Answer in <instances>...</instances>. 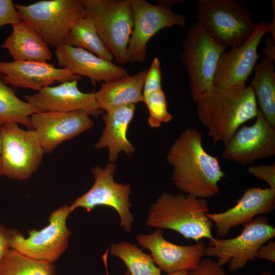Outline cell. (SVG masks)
<instances>
[{
	"label": "cell",
	"mask_w": 275,
	"mask_h": 275,
	"mask_svg": "<svg viewBox=\"0 0 275 275\" xmlns=\"http://www.w3.org/2000/svg\"><path fill=\"white\" fill-rule=\"evenodd\" d=\"M182 47L180 61L187 72L191 98L195 102L213 90L217 64L226 48L198 22L188 27Z\"/></svg>",
	"instance_id": "obj_5"
},
{
	"label": "cell",
	"mask_w": 275,
	"mask_h": 275,
	"mask_svg": "<svg viewBox=\"0 0 275 275\" xmlns=\"http://www.w3.org/2000/svg\"><path fill=\"white\" fill-rule=\"evenodd\" d=\"M14 5L11 0H0V27L22 20Z\"/></svg>",
	"instance_id": "obj_32"
},
{
	"label": "cell",
	"mask_w": 275,
	"mask_h": 275,
	"mask_svg": "<svg viewBox=\"0 0 275 275\" xmlns=\"http://www.w3.org/2000/svg\"><path fill=\"white\" fill-rule=\"evenodd\" d=\"M266 33V23L259 22L244 43L221 55L214 75V88L227 89L246 86L259 58V44Z\"/></svg>",
	"instance_id": "obj_14"
},
{
	"label": "cell",
	"mask_w": 275,
	"mask_h": 275,
	"mask_svg": "<svg viewBox=\"0 0 275 275\" xmlns=\"http://www.w3.org/2000/svg\"><path fill=\"white\" fill-rule=\"evenodd\" d=\"M209 211L206 199L164 192L150 207L146 224L157 229L173 230L197 242L204 238L213 237V223L206 215Z\"/></svg>",
	"instance_id": "obj_3"
},
{
	"label": "cell",
	"mask_w": 275,
	"mask_h": 275,
	"mask_svg": "<svg viewBox=\"0 0 275 275\" xmlns=\"http://www.w3.org/2000/svg\"><path fill=\"white\" fill-rule=\"evenodd\" d=\"M111 253L124 262L130 275H162L151 256L135 245L126 241L113 243Z\"/></svg>",
	"instance_id": "obj_27"
},
{
	"label": "cell",
	"mask_w": 275,
	"mask_h": 275,
	"mask_svg": "<svg viewBox=\"0 0 275 275\" xmlns=\"http://www.w3.org/2000/svg\"><path fill=\"white\" fill-rule=\"evenodd\" d=\"M54 53L60 68L92 82H106L129 75L125 68L79 47L63 44L56 48Z\"/></svg>",
	"instance_id": "obj_20"
},
{
	"label": "cell",
	"mask_w": 275,
	"mask_h": 275,
	"mask_svg": "<svg viewBox=\"0 0 275 275\" xmlns=\"http://www.w3.org/2000/svg\"><path fill=\"white\" fill-rule=\"evenodd\" d=\"M0 275H55L52 263L34 259L10 248L0 262Z\"/></svg>",
	"instance_id": "obj_28"
},
{
	"label": "cell",
	"mask_w": 275,
	"mask_h": 275,
	"mask_svg": "<svg viewBox=\"0 0 275 275\" xmlns=\"http://www.w3.org/2000/svg\"><path fill=\"white\" fill-rule=\"evenodd\" d=\"M161 69L160 62L158 58L155 57L147 69L143 89V95L152 91L162 89Z\"/></svg>",
	"instance_id": "obj_30"
},
{
	"label": "cell",
	"mask_w": 275,
	"mask_h": 275,
	"mask_svg": "<svg viewBox=\"0 0 275 275\" xmlns=\"http://www.w3.org/2000/svg\"><path fill=\"white\" fill-rule=\"evenodd\" d=\"M134 111L135 104H127L106 112L102 117L105 126L94 147L97 149L108 148L109 162L115 163L121 151L128 156L135 151L134 147L127 136Z\"/></svg>",
	"instance_id": "obj_21"
},
{
	"label": "cell",
	"mask_w": 275,
	"mask_h": 275,
	"mask_svg": "<svg viewBox=\"0 0 275 275\" xmlns=\"http://www.w3.org/2000/svg\"><path fill=\"white\" fill-rule=\"evenodd\" d=\"M188 275H228L222 266L210 258L202 259L195 269L189 270Z\"/></svg>",
	"instance_id": "obj_33"
},
{
	"label": "cell",
	"mask_w": 275,
	"mask_h": 275,
	"mask_svg": "<svg viewBox=\"0 0 275 275\" xmlns=\"http://www.w3.org/2000/svg\"><path fill=\"white\" fill-rule=\"evenodd\" d=\"M196 10L197 22L226 48L242 44L256 28L252 14L236 0H199Z\"/></svg>",
	"instance_id": "obj_4"
},
{
	"label": "cell",
	"mask_w": 275,
	"mask_h": 275,
	"mask_svg": "<svg viewBox=\"0 0 275 275\" xmlns=\"http://www.w3.org/2000/svg\"><path fill=\"white\" fill-rule=\"evenodd\" d=\"M12 26L1 47L7 49L14 61L46 63L51 59L48 45L30 24L22 20Z\"/></svg>",
	"instance_id": "obj_22"
},
{
	"label": "cell",
	"mask_w": 275,
	"mask_h": 275,
	"mask_svg": "<svg viewBox=\"0 0 275 275\" xmlns=\"http://www.w3.org/2000/svg\"><path fill=\"white\" fill-rule=\"evenodd\" d=\"M147 71L101 82L100 89L95 93L98 107L107 112L119 106L143 102V89Z\"/></svg>",
	"instance_id": "obj_23"
},
{
	"label": "cell",
	"mask_w": 275,
	"mask_h": 275,
	"mask_svg": "<svg viewBox=\"0 0 275 275\" xmlns=\"http://www.w3.org/2000/svg\"><path fill=\"white\" fill-rule=\"evenodd\" d=\"M78 80L44 87L33 95L25 96L26 102L38 112H69L83 111L98 117L102 110L97 105L95 92L84 93L77 86Z\"/></svg>",
	"instance_id": "obj_17"
},
{
	"label": "cell",
	"mask_w": 275,
	"mask_h": 275,
	"mask_svg": "<svg viewBox=\"0 0 275 275\" xmlns=\"http://www.w3.org/2000/svg\"><path fill=\"white\" fill-rule=\"evenodd\" d=\"M64 44L84 49L111 62L114 60L100 38L93 22L85 16L72 24Z\"/></svg>",
	"instance_id": "obj_25"
},
{
	"label": "cell",
	"mask_w": 275,
	"mask_h": 275,
	"mask_svg": "<svg viewBox=\"0 0 275 275\" xmlns=\"http://www.w3.org/2000/svg\"><path fill=\"white\" fill-rule=\"evenodd\" d=\"M72 212L67 205L58 208L51 213L47 226L29 231L26 238L13 230L11 248L29 258L53 263L67 248L71 232L66 220Z\"/></svg>",
	"instance_id": "obj_11"
},
{
	"label": "cell",
	"mask_w": 275,
	"mask_h": 275,
	"mask_svg": "<svg viewBox=\"0 0 275 275\" xmlns=\"http://www.w3.org/2000/svg\"><path fill=\"white\" fill-rule=\"evenodd\" d=\"M0 132L3 175L19 180L29 179L39 167L45 153L35 131L7 123L1 126Z\"/></svg>",
	"instance_id": "obj_10"
},
{
	"label": "cell",
	"mask_w": 275,
	"mask_h": 275,
	"mask_svg": "<svg viewBox=\"0 0 275 275\" xmlns=\"http://www.w3.org/2000/svg\"><path fill=\"white\" fill-rule=\"evenodd\" d=\"M85 16L93 22L104 44L116 61L127 63L133 29L131 0H82Z\"/></svg>",
	"instance_id": "obj_6"
},
{
	"label": "cell",
	"mask_w": 275,
	"mask_h": 275,
	"mask_svg": "<svg viewBox=\"0 0 275 275\" xmlns=\"http://www.w3.org/2000/svg\"><path fill=\"white\" fill-rule=\"evenodd\" d=\"M194 102L198 118L214 144L229 140L242 125L256 118L259 109L253 91L246 86L213 88Z\"/></svg>",
	"instance_id": "obj_2"
},
{
	"label": "cell",
	"mask_w": 275,
	"mask_h": 275,
	"mask_svg": "<svg viewBox=\"0 0 275 275\" xmlns=\"http://www.w3.org/2000/svg\"><path fill=\"white\" fill-rule=\"evenodd\" d=\"M248 172L254 177L266 182L269 188L275 191V163L271 164L252 165Z\"/></svg>",
	"instance_id": "obj_31"
},
{
	"label": "cell",
	"mask_w": 275,
	"mask_h": 275,
	"mask_svg": "<svg viewBox=\"0 0 275 275\" xmlns=\"http://www.w3.org/2000/svg\"><path fill=\"white\" fill-rule=\"evenodd\" d=\"M256 258L265 259L272 262H275V242L273 240L266 244H263L259 249Z\"/></svg>",
	"instance_id": "obj_35"
},
{
	"label": "cell",
	"mask_w": 275,
	"mask_h": 275,
	"mask_svg": "<svg viewBox=\"0 0 275 275\" xmlns=\"http://www.w3.org/2000/svg\"><path fill=\"white\" fill-rule=\"evenodd\" d=\"M90 116L83 111L38 112L30 117V122L44 153H49L62 143L92 127Z\"/></svg>",
	"instance_id": "obj_15"
},
{
	"label": "cell",
	"mask_w": 275,
	"mask_h": 275,
	"mask_svg": "<svg viewBox=\"0 0 275 275\" xmlns=\"http://www.w3.org/2000/svg\"><path fill=\"white\" fill-rule=\"evenodd\" d=\"M274 61L264 56L255 67V74L249 86L259 109L267 121L275 127Z\"/></svg>",
	"instance_id": "obj_24"
},
{
	"label": "cell",
	"mask_w": 275,
	"mask_h": 275,
	"mask_svg": "<svg viewBox=\"0 0 275 275\" xmlns=\"http://www.w3.org/2000/svg\"><path fill=\"white\" fill-rule=\"evenodd\" d=\"M275 208V191L260 187L246 189L236 204L227 210L206 214L215 226L217 236L224 237L232 228L246 224L259 214L272 212Z\"/></svg>",
	"instance_id": "obj_19"
},
{
	"label": "cell",
	"mask_w": 275,
	"mask_h": 275,
	"mask_svg": "<svg viewBox=\"0 0 275 275\" xmlns=\"http://www.w3.org/2000/svg\"><path fill=\"white\" fill-rule=\"evenodd\" d=\"M188 270H180L167 273L166 275H188Z\"/></svg>",
	"instance_id": "obj_38"
},
{
	"label": "cell",
	"mask_w": 275,
	"mask_h": 275,
	"mask_svg": "<svg viewBox=\"0 0 275 275\" xmlns=\"http://www.w3.org/2000/svg\"><path fill=\"white\" fill-rule=\"evenodd\" d=\"M123 275H130V273L128 270L126 271Z\"/></svg>",
	"instance_id": "obj_41"
},
{
	"label": "cell",
	"mask_w": 275,
	"mask_h": 275,
	"mask_svg": "<svg viewBox=\"0 0 275 275\" xmlns=\"http://www.w3.org/2000/svg\"><path fill=\"white\" fill-rule=\"evenodd\" d=\"M1 126L2 125L0 124V128ZM1 151H2V142H1V132H0V177L3 175L2 168V164H1Z\"/></svg>",
	"instance_id": "obj_39"
},
{
	"label": "cell",
	"mask_w": 275,
	"mask_h": 275,
	"mask_svg": "<svg viewBox=\"0 0 275 275\" xmlns=\"http://www.w3.org/2000/svg\"><path fill=\"white\" fill-rule=\"evenodd\" d=\"M36 113L38 111L31 105L16 95L0 74V124L15 123L32 129L30 117Z\"/></svg>",
	"instance_id": "obj_26"
},
{
	"label": "cell",
	"mask_w": 275,
	"mask_h": 275,
	"mask_svg": "<svg viewBox=\"0 0 275 275\" xmlns=\"http://www.w3.org/2000/svg\"><path fill=\"white\" fill-rule=\"evenodd\" d=\"M166 159L173 167L172 180L184 194L207 199L217 195L225 176L217 157L209 154L197 128L183 131L171 145Z\"/></svg>",
	"instance_id": "obj_1"
},
{
	"label": "cell",
	"mask_w": 275,
	"mask_h": 275,
	"mask_svg": "<svg viewBox=\"0 0 275 275\" xmlns=\"http://www.w3.org/2000/svg\"><path fill=\"white\" fill-rule=\"evenodd\" d=\"M136 240L140 246L151 252V257L161 270L167 273L191 270L204 256L205 245L202 241L189 245H179L167 241L160 229L149 234H140Z\"/></svg>",
	"instance_id": "obj_16"
},
{
	"label": "cell",
	"mask_w": 275,
	"mask_h": 275,
	"mask_svg": "<svg viewBox=\"0 0 275 275\" xmlns=\"http://www.w3.org/2000/svg\"><path fill=\"white\" fill-rule=\"evenodd\" d=\"M274 236L275 228L267 218L259 216L244 224L241 234L235 238L210 239L204 256L216 258L221 266L228 263L229 269L236 271L255 260L260 246Z\"/></svg>",
	"instance_id": "obj_9"
},
{
	"label": "cell",
	"mask_w": 275,
	"mask_h": 275,
	"mask_svg": "<svg viewBox=\"0 0 275 275\" xmlns=\"http://www.w3.org/2000/svg\"><path fill=\"white\" fill-rule=\"evenodd\" d=\"M178 1H161L155 5L145 0H131L133 29L127 49V63L144 62L149 41L161 30L185 26V16L171 9V5Z\"/></svg>",
	"instance_id": "obj_8"
},
{
	"label": "cell",
	"mask_w": 275,
	"mask_h": 275,
	"mask_svg": "<svg viewBox=\"0 0 275 275\" xmlns=\"http://www.w3.org/2000/svg\"><path fill=\"white\" fill-rule=\"evenodd\" d=\"M272 8H273V19L272 21L269 23H266V33L269 32L271 35H272V38L274 41L275 39V9H274V1H272Z\"/></svg>",
	"instance_id": "obj_37"
},
{
	"label": "cell",
	"mask_w": 275,
	"mask_h": 275,
	"mask_svg": "<svg viewBox=\"0 0 275 275\" xmlns=\"http://www.w3.org/2000/svg\"><path fill=\"white\" fill-rule=\"evenodd\" d=\"M275 41L271 37H267L265 41V47L263 48V52L264 56L275 61Z\"/></svg>",
	"instance_id": "obj_36"
},
{
	"label": "cell",
	"mask_w": 275,
	"mask_h": 275,
	"mask_svg": "<svg viewBox=\"0 0 275 275\" xmlns=\"http://www.w3.org/2000/svg\"><path fill=\"white\" fill-rule=\"evenodd\" d=\"M13 230L0 224V262L10 247V241Z\"/></svg>",
	"instance_id": "obj_34"
},
{
	"label": "cell",
	"mask_w": 275,
	"mask_h": 275,
	"mask_svg": "<svg viewBox=\"0 0 275 275\" xmlns=\"http://www.w3.org/2000/svg\"><path fill=\"white\" fill-rule=\"evenodd\" d=\"M116 171L117 166L113 162H108L103 168L99 166L93 168L91 170L95 179L93 185L69 206L72 211L76 208H82L90 212L98 206L112 208L119 216L120 226L125 232H130L134 221L130 212L132 207L129 200L131 186L114 180Z\"/></svg>",
	"instance_id": "obj_12"
},
{
	"label": "cell",
	"mask_w": 275,
	"mask_h": 275,
	"mask_svg": "<svg viewBox=\"0 0 275 275\" xmlns=\"http://www.w3.org/2000/svg\"><path fill=\"white\" fill-rule=\"evenodd\" d=\"M0 74L6 84L38 91L56 82L62 83L82 79L68 68H57L47 62L24 61L0 62Z\"/></svg>",
	"instance_id": "obj_18"
},
{
	"label": "cell",
	"mask_w": 275,
	"mask_h": 275,
	"mask_svg": "<svg viewBox=\"0 0 275 275\" xmlns=\"http://www.w3.org/2000/svg\"><path fill=\"white\" fill-rule=\"evenodd\" d=\"M143 96V102L149 111L148 123L152 128L159 127L162 123L173 120L168 112L165 94L162 89L152 91Z\"/></svg>",
	"instance_id": "obj_29"
},
{
	"label": "cell",
	"mask_w": 275,
	"mask_h": 275,
	"mask_svg": "<svg viewBox=\"0 0 275 275\" xmlns=\"http://www.w3.org/2000/svg\"><path fill=\"white\" fill-rule=\"evenodd\" d=\"M259 275H273L270 272L267 270H265L260 273Z\"/></svg>",
	"instance_id": "obj_40"
},
{
	"label": "cell",
	"mask_w": 275,
	"mask_h": 275,
	"mask_svg": "<svg viewBox=\"0 0 275 275\" xmlns=\"http://www.w3.org/2000/svg\"><path fill=\"white\" fill-rule=\"evenodd\" d=\"M252 125L239 128L224 143L223 157L243 166L275 155V127L258 109Z\"/></svg>",
	"instance_id": "obj_13"
},
{
	"label": "cell",
	"mask_w": 275,
	"mask_h": 275,
	"mask_svg": "<svg viewBox=\"0 0 275 275\" xmlns=\"http://www.w3.org/2000/svg\"><path fill=\"white\" fill-rule=\"evenodd\" d=\"M14 5L22 20L48 46L56 48L64 44L72 24L85 16L82 0H42L29 5Z\"/></svg>",
	"instance_id": "obj_7"
}]
</instances>
